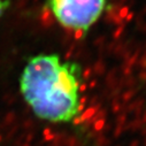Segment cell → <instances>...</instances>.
<instances>
[{"label":"cell","mask_w":146,"mask_h":146,"mask_svg":"<svg viewBox=\"0 0 146 146\" xmlns=\"http://www.w3.org/2000/svg\"><path fill=\"white\" fill-rule=\"evenodd\" d=\"M7 5H8L7 0H0V16L3 15V13H4L5 8L7 7Z\"/></svg>","instance_id":"obj_3"},{"label":"cell","mask_w":146,"mask_h":146,"mask_svg":"<svg viewBox=\"0 0 146 146\" xmlns=\"http://www.w3.org/2000/svg\"><path fill=\"white\" fill-rule=\"evenodd\" d=\"M82 70L58 54H39L25 64L20 78L23 99L33 114L52 123H69L80 114Z\"/></svg>","instance_id":"obj_1"},{"label":"cell","mask_w":146,"mask_h":146,"mask_svg":"<svg viewBox=\"0 0 146 146\" xmlns=\"http://www.w3.org/2000/svg\"><path fill=\"white\" fill-rule=\"evenodd\" d=\"M47 3L56 21L76 32H86L106 7V0H47Z\"/></svg>","instance_id":"obj_2"}]
</instances>
